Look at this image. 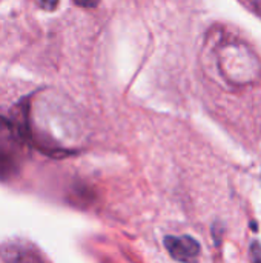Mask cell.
<instances>
[{"label":"cell","instance_id":"8992f818","mask_svg":"<svg viewBox=\"0 0 261 263\" xmlns=\"http://www.w3.org/2000/svg\"><path fill=\"white\" fill-rule=\"evenodd\" d=\"M252 251H254V263H261V248L258 243L252 245Z\"/></svg>","mask_w":261,"mask_h":263},{"label":"cell","instance_id":"3957f363","mask_svg":"<svg viewBox=\"0 0 261 263\" xmlns=\"http://www.w3.org/2000/svg\"><path fill=\"white\" fill-rule=\"evenodd\" d=\"M12 143L14 142L8 139L0 140V179L2 180L14 177L20 168V157Z\"/></svg>","mask_w":261,"mask_h":263},{"label":"cell","instance_id":"52a82bcc","mask_svg":"<svg viewBox=\"0 0 261 263\" xmlns=\"http://www.w3.org/2000/svg\"><path fill=\"white\" fill-rule=\"evenodd\" d=\"M248 2H251V5H252L255 12H260L261 14V0H248Z\"/></svg>","mask_w":261,"mask_h":263},{"label":"cell","instance_id":"7a4b0ae2","mask_svg":"<svg viewBox=\"0 0 261 263\" xmlns=\"http://www.w3.org/2000/svg\"><path fill=\"white\" fill-rule=\"evenodd\" d=\"M165 247L172 259L182 263H195L200 256V243L191 236H168Z\"/></svg>","mask_w":261,"mask_h":263},{"label":"cell","instance_id":"277c9868","mask_svg":"<svg viewBox=\"0 0 261 263\" xmlns=\"http://www.w3.org/2000/svg\"><path fill=\"white\" fill-rule=\"evenodd\" d=\"M37 5L45 11H54L58 6V0H37Z\"/></svg>","mask_w":261,"mask_h":263},{"label":"cell","instance_id":"5b68a950","mask_svg":"<svg viewBox=\"0 0 261 263\" xmlns=\"http://www.w3.org/2000/svg\"><path fill=\"white\" fill-rule=\"evenodd\" d=\"M74 3L82 8H95L100 3V0H74Z\"/></svg>","mask_w":261,"mask_h":263},{"label":"cell","instance_id":"6da1fadb","mask_svg":"<svg viewBox=\"0 0 261 263\" xmlns=\"http://www.w3.org/2000/svg\"><path fill=\"white\" fill-rule=\"evenodd\" d=\"M0 254L5 263H51L38 248L25 242H8Z\"/></svg>","mask_w":261,"mask_h":263}]
</instances>
